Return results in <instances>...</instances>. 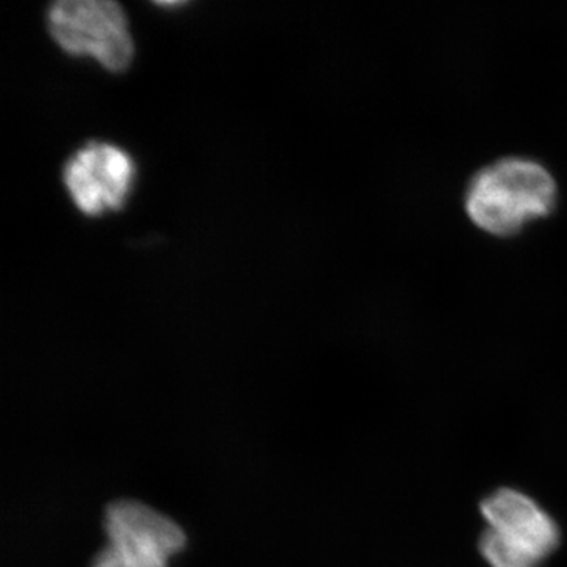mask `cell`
I'll list each match as a JSON object with an SVG mask.
<instances>
[{"instance_id": "1", "label": "cell", "mask_w": 567, "mask_h": 567, "mask_svg": "<svg viewBox=\"0 0 567 567\" xmlns=\"http://www.w3.org/2000/svg\"><path fill=\"white\" fill-rule=\"evenodd\" d=\"M554 178L528 159H503L477 175L468 194L466 210L481 229L495 235L516 234L525 223L551 212Z\"/></svg>"}, {"instance_id": "2", "label": "cell", "mask_w": 567, "mask_h": 567, "mask_svg": "<svg viewBox=\"0 0 567 567\" xmlns=\"http://www.w3.org/2000/svg\"><path fill=\"white\" fill-rule=\"evenodd\" d=\"M52 40L73 58L91 55L111 73H123L134 59L125 10L112 0H61L48 11Z\"/></svg>"}, {"instance_id": "3", "label": "cell", "mask_w": 567, "mask_h": 567, "mask_svg": "<svg viewBox=\"0 0 567 567\" xmlns=\"http://www.w3.org/2000/svg\"><path fill=\"white\" fill-rule=\"evenodd\" d=\"M107 544L92 567H167L186 536L173 518L136 499H118L104 514Z\"/></svg>"}, {"instance_id": "4", "label": "cell", "mask_w": 567, "mask_h": 567, "mask_svg": "<svg viewBox=\"0 0 567 567\" xmlns=\"http://www.w3.org/2000/svg\"><path fill=\"white\" fill-rule=\"evenodd\" d=\"M134 178L136 166L132 156L110 142H87L63 167V183L78 210L85 216L122 210Z\"/></svg>"}, {"instance_id": "5", "label": "cell", "mask_w": 567, "mask_h": 567, "mask_svg": "<svg viewBox=\"0 0 567 567\" xmlns=\"http://www.w3.org/2000/svg\"><path fill=\"white\" fill-rule=\"evenodd\" d=\"M488 528L496 529L527 547L540 559L557 548L559 532L548 514L520 492L503 491L488 496L481 505Z\"/></svg>"}, {"instance_id": "6", "label": "cell", "mask_w": 567, "mask_h": 567, "mask_svg": "<svg viewBox=\"0 0 567 567\" xmlns=\"http://www.w3.org/2000/svg\"><path fill=\"white\" fill-rule=\"evenodd\" d=\"M480 547L492 567H537L540 563L532 550L496 529L487 528L481 536Z\"/></svg>"}]
</instances>
